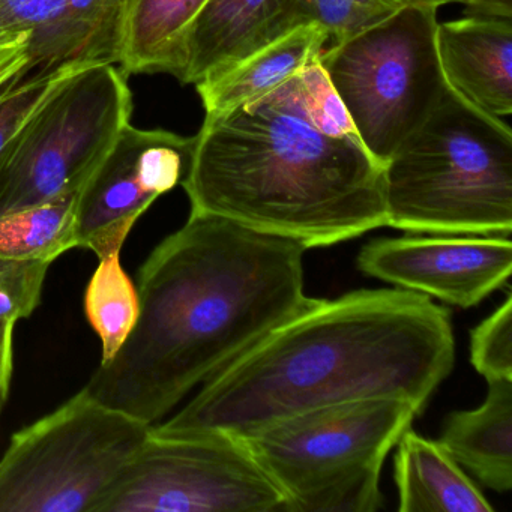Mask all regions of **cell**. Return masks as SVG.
Returning <instances> with one entry per match:
<instances>
[{
  "label": "cell",
  "instance_id": "f1b7e54d",
  "mask_svg": "<svg viewBox=\"0 0 512 512\" xmlns=\"http://www.w3.org/2000/svg\"><path fill=\"white\" fill-rule=\"evenodd\" d=\"M401 5H418V7H442L446 5V0H397Z\"/></svg>",
  "mask_w": 512,
  "mask_h": 512
},
{
  "label": "cell",
  "instance_id": "ac0fdd59",
  "mask_svg": "<svg viewBox=\"0 0 512 512\" xmlns=\"http://www.w3.org/2000/svg\"><path fill=\"white\" fill-rule=\"evenodd\" d=\"M206 2L125 0L122 73L181 76L188 31Z\"/></svg>",
  "mask_w": 512,
  "mask_h": 512
},
{
  "label": "cell",
  "instance_id": "277c9868",
  "mask_svg": "<svg viewBox=\"0 0 512 512\" xmlns=\"http://www.w3.org/2000/svg\"><path fill=\"white\" fill-rule=\"evenodd\" d=\"M383 181L386 227L511 236V128L449 89L383 164Z\"/></svg>",
  "mask_w": 512,
  "mask_h": 512
},
{
  "label": "cell",
  "instance_id": "e0dca14e",
  "mask_svg": "<svg viewBox=\"0 0 512 512\" xmlns=\"http://www.w3.org/2000/svg\"><path fill=\"white\" fill-rule=\"evenodd\" d=\"M328 41V34L317 23H310L257 50L218 76L197 83L206 116L235 109L301 73L319 61Z\"/></svg>",
  "mask_w": 512,
  "mask_h": 512
},
{
  "label": "cell",
  "instance_id": "4316f807",
  "mask_svg": "<svg viewBox=\"0 0 512 512\" xmlns=\"http://www.w3.org/2000/svg\"><path fill=\"white\" fill-rule=\"evenodd\" d=\"M14 329L16 323L0 320V412L10 395L14 373Z\"/></svg>",
  "mask_w": 512,
  "mask_h": 512
},
{
  "label": "cell",
  "instance_id": "2e32d148",
  "mask_svg": "<svg viewBox=\"0 0 512 512\" xmlns=\"http://www.w3.org/2000/svg\"><path fill=\"white\" fill-rule=\"evenodd\" d=\"M484 403L452 412L439 442L485 487L512 488V380H490Z\"/></svg>",
  "mask_w": 512,
  "mask_h": 512
},
{
  "label": "cell",
  "instance_id": "7402d4cb",
  "mask_svg": "<svg viewBox=\"0 0 512 512\" xmlns=\"http://www.w3.org/2000/svg\"><path fill=\"white\" fill-rule=\"evenodd\" d=\"M311 20L334 43L349 40L397 13V0H308Z\"/></svg>",
  "mask_w": 512,
  "mask_h": 512
},
{
  "label": "cell",
  "instance_id": "9c48e42d",
  "mask_svg": "<svg viewBox=\"0 0 512 512\" xmlns=\"http://www.w3.org/2000/svg\"><path fill=\"white\" fill-rule=\"evenodd\" d=\"M286 499L244 439L149 433L95 512H284Z\"/></svg>",
  "mask_w": 512,
  "mask_h": 512
},
{
  "label": "cell",
  "instance_id": "6da1fadb",
  "mask_svg": "<svg viewBox=\"0 0 512 512\" xmlns=\"http://www.w3.org/2000/svg\"><path fill=\"white\" fill-rule=\"evenodd\" d=\"M307 248L218 215L191 212L139 271L140 314L85 386L148 425L269 332L313 307Z\"/></svg>",
  "mask_w": 512,
  "mask_h": 512
},
{
  "label": "cell",
  "instance_id": "d6986e66",
  "mask_svg": "<svg viewBox=\"0 0 512 512\" xmlns=\"http://www.w3.org/2000/svg\"><path fill=\"white\" fill-rule=\"evenodd\" d=\"M80 191L0 215V257L53 263L77 248Z\"/></svg>",
  "mask_w": 512,
  "mask_h": 512
},
{
  "label": "cell",
  "instance_id": "30bf717a",
  "mask_svg": "<svg viewBox=\"0 0 512 512\" xmlns=\"http://www.w3.org/2000/svg\"><path fill=\"white\" fill-rule=\"evenodd\" d=\"M194 137L128 124L80 191L77 248L98 259L122 253L125 241L152 203L182 184Z\"/></svg>",
  "mask_w": 512,
  "mask_h": 512
},
{
  "label": "cell",
  "instance_id": "5bb4252c",
  "mask_svg": "<svg viewBox=\"0 0 512 512\" xmlns=\"http://www.w3.org/2000/svg\"><path fill=\"white\" fill-rule=\"evenodd\" d=\"M125 0H64L29 38L28 76L64 65L119 64Z\"/></svg>",
  "mask_w": 512,
  "mask_h": 512
},
{
  "label": "cell",
  "instance_id": "cb8c5ba5",
  "mask_svg": "<svg viewBox=\"0 0 512 512\" xmlns=\"http://www.w3.org/2000/svg\"><path fill=\"white\" fill-rule=\"evenodd\" d=\"M50 266L46 260L0 257V320L17 323L37 310Z\"/></svg>",
  "mask_w": 512,
  "mask_h": 512
},
{
  "label": "cell",
  "instance_id": "d4e9b609",
  "mask_svg": "<svg viewBox=\"0 0 512 512\" xmlns=\"http://www.w3.org/2000/svg\"><path fill=\"white\" fill-rule=\"evenodd\" d=\"M64 0H0V37L34 34L46 25Z\"/></svg>",
  "mask_w": 512,
  "mask_h": 512
},
{
  "label": "cell",
  "instance_id": "9a60e30c",
  "mask_svg": "<svg viewBox=\"0 0 512 512\" xmlns=\"http://www.w3.org/2000/svg\"><path fill=\"white\" fill-rule=\"evenodd\" d=\"M395 484L401 512H493L487 497L442 443L412 428L398 440Z\"/></svg>",
  "mask_w": 512,
  "mask_h": 512
},
{
  "label": "cell",
  "instance_id": "5b68a950",
  "mask_svg": "<svg viewBox=\"0 0 512 512\" xmlns=\"http://www.w3.org/2000/svg\"><path fill=\"white\" fill-rule=\"evenodd\" d=\"M421 413L371 398L301 413L244 437L286 499L284 512H374L389 452Z\"/></svg>",
  "mask_w": 512,
  "mask_h": 512
},
{
  "label": "cell",
  "instance_id": "8992f818",
  "mask_svg": "<svg viewBox=\"0 0 512 512\" xmlns=\"http://www.w3.org/2000/svg\"><path fill=\"white\" fill-rule=\"evenodd\" d=\"M151 427L83 388L13 434L0 458V512H95Z\"/></svg>",
  "mask_w": 512,
  "mask_h": 512
},
{
  "label": "cell",
  "instance_id": "603a6c76",
  "mask_svg": "<svg viewBox=\"0 0 512 512\" xmlns=\"http://www.w3.org/2000/svg\"><path fill=\"white\" fill-rule=\"evenodd\" d=\"M77 67L80 65H64L47 73L16 79L0 91V158L44 98Z\"/></svg>",
  "mask_w": 512,
  "mask_h": 512
},
{
  "label": "cell",
  "instance_id": "3957f363",
  "mask_svg": "<svg viewBox=\"0 0 512 512\" xmlns=\"http://www.w3.org/2000/svg\"><path fill=\"white\" fill-rule=\"evenodd\" d=\"M182 187L191 212L307 250L388 226L383 166L359 139L319 61L266 94L206 116Z\"/></svg>",
  "mask_w": 512,
  "mask_h": 512
},
{
  "label": "cell",
  "instance_id": "ffe728a7",
  "mask_svg": "<svg viewBox=\"0 0 512 512\" xmlns=\"http://www.w3.org/2000/svg\"><path fill=\"white\" fill-rule=\"evenodd\" d=\"M85 311L103 344L101 362L115 358L136 326L139 293L121 265V251L100 260L85 293Z\"/></svg>",
  "mask_w": 512,
  "mask_h": 512
},
{
  "label": "cell",
  "instance_id": "7a4b0ae2",
  "mask_svg": "<svg viewBox=\"0 0 512 512\" xmlns=\"http://www.w3.org/2000/svg\"><path fill=\"white\" fill-rule=\"evenodd\" d=\"M451 316L404 289L319 299L203 383L158 436L244 437L322 407L371 398L409 401L419 413L451 374Z\"/></svg>",
  "mask_w": 512,
  "mask_h": 512
},
{
  "label": "cell",
  "instance_id": "7c38bea8",
  "mask_svg": "<svg viewBox=\"0 0 512 512\" xmlns=\"http://www.w3.org/2000/svg\"><path fill=\"white\" fill-rule=\"evenodd\" d=\"M310 23L308 0H208L191 23L178 79L197 85Z\"/></svg>",
  "mask_w": 512,
  "mask_h": 512
},
{
  "label": "cell",
  "instance_id": "44dd1931",
  "mask_svg": "<svg viewBox=\"0 0 512 512\" xmlns=\"http://www.w3.org/2000/svg\"><path fill=\"white\" fill-rule=\"evenodd\" d=\"M470 361L490 380H512V296L470 334Z\"/></svg>",
  "mask_w": 512,
  "mask_h": 512
},
{
  "label": "cell",
  "instance_id": "4fadbf2b",
  "mask_svg": "<svg viewBox=\"0 0 512 512\" xmlns=\"http://www.w3.org/2000/svg\"><path fill=\"white\" fill-rule=\"evenodd\" d=\"M436 50L449 91L500 119L512 113V19L470 14L437 23Z\"/></svg>",
  "mask_w": 512,
  "mask_h": 512
},
{
  "label": "cell",
  "instance_id": "8fae6325",
  "mask_svg": "<svg viewBox=\"0 0 512 512\" xmlns=\"http://www.w3.org/2000/svg\"><path fill=\"white\" fill-rule=\"evenodd\" d=\"M356 265L367 277L397 289L470 308L508 284L512 244L502 235L376 239L362 248Z\"/></svg>",
  "mask_w": 512,
  "mask_h": 512
},
{
  "label": "cell",
  "instance_id": "ba28073f",
  "mask_svg": "<svg viewBox=\"0 0 512 512\" xmlns=\"http://www.w3.org/2000/svg\"><path fill=\"white\" fill-rule=\"evenodd\" d=\"M115 64L80 65L34 110L0 158V215L82 190L130 124Z\"/></svg>",
  "mask_w": 512,
  "mask_h": 512
},
{
  "label": "cell",
  "instance_id": "83f0119b",
  "mask_svg": "<svg viewBox=\"0 0 512 512\" xmlns=\"http://www.w3.org/2000/svg\"><path fill=\"white\" fill-rule=\"evenodd\" d=\"M446 4L464 5L470 14L512 19V0H446Z\"/></svg>",
  "mask_w": 512,
  "mask_h": 512
},
{
  "label": "cell",
  "instance_id": "52a82bcc",
  "mask_svg": "<svg viewBox=\"0 0 512 512\" xmlns=\"http://www.w3.org/2000/svg\"><path fill=\"white\" fill-rule=\"evenodd\" d=\"M437 23L436 7L404 5L320 55L356 134L382 166L448 91L437 58Z\"/></svg>",
  "mask_w": 512,
  "mask_h": 512
},
{
  "label": "cell",
  "instance_id": "484cf974",
  "mask_svg": "<svg viewBox=\"0 0 512 512\" xmlns=\"http://www.w3.org/2000/svg\"><path fill=\"white\" fill-rule=\"evenodd\" d=\"M31 34L0 37V91L16 79L28 77V46Z\"/></svg>",
  "mask_w": 512,
  "mask_h": 512
}]
</instances>
